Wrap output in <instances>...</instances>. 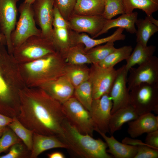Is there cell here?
I'll list each match as a JSON object with an SVG mask.
<instances>
[{
    "mask_svg": "<svg viewBox=\"0 0 158 158\" xmlns=\"http://www.w3.org/2000/svg\"><path fill=\"white\" fill-rule=\"evenodd\" d=\"M1 33H0V42H1Z\"/></svg>",
    "mask_w": 158,
    "mask_h": 158,
    "instance_id": "7dc6e473",
    "label": "cell"
},
{
    "mask_svg": "<svg viewBox=\"0 0 158 158\" xmlns=\"http://www.w3.org/2000/svg\"><path fill=\"white\" fill-rule=\"evenodd\" d=\"M138 116L130 105L119 109L111 114L109 122V132L113 135L120 129L125 123L136 119Z\"/></svg>",
    "mask_w": 158,
    "mask_h": 158,
    "instance_id": "7402d4cb",
    "label": "cell"
},
{
    "mask_svg": "<svg viewBox=\"0 0 158 158\" xmlns=\"http://www.w3.org/2000/svg\"><path fill=\"white\" fill-rule=\"evenodd\" d=\"M39 87L62 104L73 96L75 89L64 75L46 82Z\"/></svg>",
    "mask_w": 158,
    "mask_h": 158,
    "instance_id": "2e32d148",
    "label": "cell"
},
{
    "mask_svg": "<svg viewBox=\"0 0 158 158\" xmlns=\"http://www.w3.org/2000/svg\"><path fill=\"white\" fill-rule=\"evenodd\" d=\"M73 96L90 111L93 99L92 86L89 80L75 88Z\"/></svg>",
    "mask_w": 158,
    "mask_h": 158,
    "instance_id": "1f68e13d",
    "label": "cell"
},
{
    "mask_svg": "<svg viewBox=\"0 0 158 158\" xmlns=\"http://www.w3.org/2000/svg\"><path fill=\"white\" fill-rule=\"evenodd\" d=\"M133 50L131 46H124L116 49L103 60L98 63L100 66L105 68H113L117 63L126 60Z\"/></svg>",
    "mask_w": 158,
    "mask_h": 158,
    "instance_id": "f1b7e54d",
    "label": "cell"
},
{
    "mask_svg": "<svg viewBox=\"0 0 158 158\" xmlns=\"http://www.w3.org/2000/svg\"><path fill=\"white\" fill-rule=\"evenodd\" d=\"M22 142L14 132L6 126L0 138V154L6 151L14 144Z\"/></svg>",
    "mask_w": 158,
    "mask_h": 158,
    "instance_id": "e575fe53",
    "label": "cell"
},
{
    "mask_svg": "<svg viewBox=\"0 0 158 158\" xmlns=\"http://www.w3.org/2000/svg\"><path fill=\"white\" fill-rule=\"evenodd\" d=\"M130 91V104L138 116L152 111L158 114V84L143 83Z\"/></svg>",
    "mask_w": 158,
    "mask_h": 158,
    "instance_id": "52a82bcc",
    "label": "cell"
},
{
    "mask_svg": "<svg viewBox=\"0 0 158 158\" xmlns=\"http://www.w3.org/2000/svg\"><path fill=\"white\" fill-rule=\"evenodd\" d=\"M13 121L8 126L22 140L28 149L31 151L34 132L24 126L16 117L13 118Z\"/></svg>",
    "mask_w": 158,
    "mask_h": 158,
    "instance_id": "f546056e",
    "label": "cell"
},
{
    "mask_svg": "<svg viewBox=\"0 0 158 158\" xmlns=\"http://www.w3.org/2000/svg\"><path fill=\"white\" fill-rule=\"evenodd\" d=\"M156 49L154 45L144 46L137 43L133 51L126 60V64L125 65L126 71L128 72L133 66L139 65L149 59L153 56Z\"/></svg>",
    "mask_w": 158,
    "mask_h": 158,
    "instance_id": "d4e9b609",
    "label": "cell"
},
{
    "mask_svg": "<svg viewBox=\"0 0 158 158\" xmlns=\"http://www.w3.org/2000/svg\"><path fill=\"white\" fill-rule=\"evenodd\" d=\"M25 85L19 63L0 43V113L11 117L19 111L20 91Z\"/></svg>",
    "mask_w": 158,
    "mask_h": 158,
    "instance_id": "7a4b0ae2",
    "label": "cell"
},
{
    "mask_svg": "<svg viewBox=\"0 0 158 158\" xmlns=\"http://www.w3.org/2000/svg\"><path fill=\"white\" fill-rule=\"evenodd\" d=\"M57 51H59L52 40L42 35H34L16 49L12 55L19 64L32 61Z\"/></svg>",
    "mask_w": 158,
    "mask_h": 158,
    "instance_id": "5b68a950",
    "label": "cell"
},
{
    "mask_svg": "<svg viewBox=\"0 0 158 158\" xmlns=\"http://www.w3.org/2000/svg\"><path fill=\"white\" fill-rule=\"evenodd\" d=\"M60 52L67 64H92L82 44L71 46Z\"/></svg>",
    "mask_w": 158,
    "mask_h": 158,
    "instance_id": "cb8c5ba5",
    "label": "cell"
},
{
    "mask_svg": "<svg viewBox=\"0 0 158 158\" xmlns=\"http://www.w3.org/2000/svg\"><path fill=\"white\" fill-rule=\"evenodd\" d=\"M106 20L102 15L85 16L73 14L68 21L69 29L78 33H88L92 37L101 30Z\"/></svg>",
    "mask_w": 158,
    "mask_h": 158,
    "instance_id": "9a60e30c",
    "label": "cell"
},
{
    "mask_svg": "<svg viewBox=\"0 0 158 158\" xmlns=\"http://www.w3.org/2000/svg\"><path fill=\"white\" fill-rule=\"evenodd\" d=\"M52 26L53 28H66L69 29L68 21L64 18L57 8L54 5Z\"/></svg>",
    "mask_w": 158,
    "mask_h": 158,
    "instance_id": "f35d334b",
    "label": "cell"
},
{
    "mask_svg": "<svg viewBox=\"0 0 158 158\" xmlns=\"http://www.w3.org/2000/svg\"><path fill=\"white\" fill-rule=\"evenodd\" d=\"M113 103L109 93L93 99L90 112L96 126L95 130L106 134L109 132V122Z\"/></svg>",
    "mask_w": 158,
    "mask_h": 158,
    "instance_id": "7c38bea8",
    "label": "cell"
},
{
    "mask_svg": "<svg viewBox=\"0 0 158 158\" xmlns=\"http://www.w3.org/2000/svg\"><path fill=\"white\" fill-rule=\"evenodd\" d=\"M6 128V127L3 128H0V138L4 132Z\"/></svg>",
    "mask_w": 158,
    "mask_h": 158,
    "instance_id": "bcb514c9",
    "label": "cell"
},
{
    "mask_svg": "<svg viewBox=\"0 0 158 158\" xmlns=\"http://www.w3.org/2000/svg\"><path fill=\"white\" fill-rule=\"evenodd\" d=\"M13 118L10 117L0 113V128L7 126L13 121Z\"/></svg>",
    "mask_w": 158,
    "mask_h": 158,
    "instance_id": "b9f144b4",
    "label": "cell"
},
{
    "mask_svg": "<svg viewBox=\"0 0 158 158\" xmlns=\"http://www.w3.org/2000/svg\"><path fill=\"white\" fill-rule=\"evenodd\" d=\"M52 40L59 52L71 46L69 29L66 28H53Z\"/></svg>",
    "mask_w": 158,
    "mask_h": 158,
    "instance_id": "d6a6232c",
    "label": "cell"
},
{
    "mask_svg": "<svg viewBox=\"0 0 158 158\" xmlns=\"http://www.w3.org/2000/svg\"><path fill=\"white\" fill-rule=\"evenodd\" d=\"M128 124V134L131 138H135L144 133L158 130V116L149 112L139 116Z\"/></svg>",
    "mask_w": 158,
    "mask_h": 158,
    "instance_id": "ac0fdd59",
    "label": "cell"
},
{
    "mask_svg": "<svg viewBox=\"0 0 158 158\" xmlns=\"http://www.w3.org/2000/svg\"><path fill=\"white\" fill-rule=\"evenodd\" d=\"M147 134L145 143L150 147L158 150V130Z\"/></svg>",
    "mask_w": 158,
    "mask_h": 158,
    "instance_id": "ab89813d",
    "label": "cell"
},
{
    "mask_svg": "<svg viewBox=\"0 0 158 158\" xmlns=\"http://www.w3.org/2000/svg\"><path fill=\"white\" fill-rule=\"evenodd\" d=\"M147 17L151 23L158 27V20L154 18L152 15Z\"/></svg>",
    "mask_w": 158,
    "mask_h": 158,
    "instance_id": "ee69618b",
    "label": "cell"
},
{
    "mask_svg": "<svg viewBox=\"0 0 158 158\" xmlns=\"http://www.w3.org/2000/svg\"><path fill=\"white\" fill-rule=\"evenodd\" d=\"M106 0H76L73 13L85 16L102 15Z\"/></svg>",
    "mask_w": 158,
    "mask_h": 158,
    "instance_id": "603a6c76",
    "label": "cell"
},
{
    "mask_svg": "<svg viewBox=\"0 0 158 158\" xmlns=\"http://www.w3.org/2000/svg\"><path fill=\"white\" fill-rule=\"evenodd\" d=\"M114 42H109L104 44L94 47L87 51L92 64H98L113 52L116 48Z\"/></svg>",
    "mask_w": 158,
    "mask_h": 158,
    "instance_id": "4dcf8cb0",
    "label": "cell"
},
{
    "mask_svg": "<svg viewBox=\"0 0 158 158\" xmlns=\"http://www.w3.org/2000/svg\"><path fill=\"white\" fill-rule=\"evenodd\" d=\"M20 72L25 86L39 87L64 75L66 64L59 51L34 61L19 63Z\"/></svg>",
    "mask_w": 158,
    "mask_h": 158,
    "instance_id": "3957f363",
    "label": "cell"
},
{
    "mask_svg": "<svg viewBox=\"0 0 158 158\" xmlns=\"http://www.w3.org/2000/svg\"><path fill=\"white\" fill-rule=\"evenodd\" d=\"M18 11L19 18L11 37L13 52L29 37L42 35L40 29L36 26L32 5L23 2L20 5Z\"/></svg>",
    "mask_w": 158,
    "mask_h": 158,
    "instance_id": "8992f818",
    "label": "cell"
},
{
    "mask_svg": "<svg viewBox=\"0 0 158 158\" xmlns=\"http://www.w3.org/2000/svg\"><path fill=\"white\" fill-rule=\"evenodd\" d=\"M35 0H25L24 1L25 3L32 4Z\"/></svg>",
    "mask_w": 158,
    "mask_h": 158,
    "instance_id": "f6af8a7d",
    "label": "cell"
},
{
    "mask_svg": "<svg viewBox=\"0 0 158 158\" xmlns=\"http://www.w3.org/2000/svg\"><path fill=\"white\" fill-rule=\"evenodd\" d=\"M31 151L22 142L16 143L9 148L8 152L0 158H25L30 157Z\"/></svg>",
    "mask_w": 158,
    "mask_h": 158,
    "instance_id": "d590c367",
    "label": "cell"
},
{
    "mask_svg": "<svg viewBox=\"0 0 158 158\" xmlns=\"http://www.w3.org/2000/svg\"><path fill=\"white\" fill-rule=\"evenodd\" d=\"M88 80L92 88L93 99L109 93L116 78L117 71L114 68H105L97 64H92Z\"/></svg>",
    "mask_w": 158,
    "mask_h": 158,
    "instance_id": "30bf717a",
    "label": "cell"
},
{
    "mask_svg": "<svg viewBox=\"0 0 158 158\" xmlns=\"http://www.w3.org/2000/svg\"><path fill=\"white\" fill-rule=\"evenodd\" d=\"M125 13H132L135 9L142 10L147 16L151 15L158 10V0H123Z\"/></svg>",
    "mask_w": 158,
    "mask_h": 158,
    "instance_id": "83f0119b",
    "label": "cell"
},
{
    "mask_svg": "<svg viewBox=\"0 0 158 158\" xmlns=\"http://www.w3.org/2000/svg\"><path fill=\"white\" fill-rule=\"evenodd\" d=\"M122 142L127 144L133 146H138L144 145L149 146L145 142H143L141 140L134 139V138H132L126 137L123 139Z\"/></svg>",
    "mask_w": 158,
    "mask_h": 158,
    "instance_id": "60d3db41",
    "label": "cell"
},
{
    "mask_svg": "<svg viewBox=\"0 0 158 158\" xmlns=\"http://www.w3.org/2000/svg\"><path fill=\"white\" fill-rule=\"evenodd\" d=\"M116 75L109 92L113 103L111 114L130 105L129 90L126 85L127 73L125 65L116 70Z\"/></svg>",
    "mask_w": 158,
    "mask_h": 158,
    "instance_id": "4fadbf2b",
    "label": "cell"
},
{
    "mask_svg": "<svg viewBox=\"0 0 158 158\" xmlns=\"http://www.w3.org/2000/svg\"><path fill=\"white\" fill-rule=\"evenodd\" d=\"M66 145L59 137L34 132L32 149L30 158H36L43 152L55 148L67 149Z\"/></svg>",
    "mask_w": 158,
    "mask_h": 158,
    "instance_id": "d6986e66",
    "label": "cell"
},
{
    "mask_svg": "<svg viewBox=\"0 0 158 158\" xmlns=\"http://www.w3.org/2000/svg\"><path fill=\"white\" fill-rule=\"evenodd\" d=\"M90 68L87 65L66 64L64 75L74 88L88 80Z\"/></svg>",
    "mask_w": 158,
    "mask_h": 158,
    "instance_id": "484cf974",
    "label": "cell"
},
{
    "mask_svg": "<svg viewBox=\"0 0 158 158\" xmlns=\"http://www.w3.org/2000/svg\"><path fill=\"white\" fill-rule=\"evenodd\" d=\"M158 150L147 145L138 146L137 153L134 158H157Z\"/></svg>",
    "mask_w": 158,
    "mask_h": 158,
    "instance_id": "74e56055",
    "label": "cell"
},
{
    "mask_svg": "<svg viewBox=\"0 0 158 158\" xmlns=\"http://www.w3.org/2000/svg\"><path fill=\"white\" fill-rule=\"evenodd\" d=\"M125 13L123 0H106L102 16L106 20H110L120 14Z\"/></svg>",
    "mask_w": 158,
    "mask_h": 158,
    "instance_id": "836d02e7",
    "label": "cell"
},
{
    "mask_svg": "<svg viewBox=\"0 0 158 158\" xmlns=\"http://www.w3.org/2000/svg\"><path fill=\"white\" fill-rule=\"evenodd\" d=\"M19 97L16 117L24 126L37 133L60 138L66 119L62 104L39 87L25 86Z\"/></svg>",
    "mask_w": 158,
    "mask_h": 158,
    "instance_id": "6da1fadb",
    "label": "cell"
},
{
    "mask_svg": "<svg viewBox=\"0 0 158 158\" xmlns=\"http://www.w3.org/2000/svg\"><path fill=\"white\" fill-rule=\"evenodd\" d=\"M54 0H35L32 4L35 19L42 36L52 40Z\"/></svg>",
    "mask_w": 158,
    "mask_h": 158,
    "instance_id": "5bb4252c",
    "label": "cell"
},
{
    "mask_svg": "<svg viewBox=\"0 0 158 158\" xmlns=\"http://www.w3.org/2000/svg\"><path fill=\"white\" fill-rule=\"evenodd\" d=\"M19 0H0V43L5 45L8 52L12 54L11 37L17 23L18 10L17 3Z\"/></svg>",
    "mask_w": 158,
    "mask_h": 158,
    "instance_id": "9c48e42d",
    "label": "cell"
},
{
    "mask_svg": "<svg viewBox=\"0 0 158 158\" xmlns=\"http://www.w3.org/2000/svg\"><path fill=\"white\" fill-rule=\"evenodd\" d=\"M76 0H54V5L67 21L73 13Z\"/></svg>",
    "mask_w": 158,
    "mask_h": 158,
    "instance_id": "8d00e7d4",
    "label": "cell"
},
{
    "mask_svg": "<svg viewBox=\"0 0 158 158\" xmlns=\"http://www.w3.org/2000/svg\"><path fill=\"white\" fill-rule=\"evenodd\" d=\"M66 118L81 133L93 137L96 126L90 111L73 96L62 104Z\"/></svg>",
    "mask_w": 158,
    "mask_h": 158,
    "instance_id": "ba28073f",
    "label": "cell"
},
{
    "mask_svg": "<svg viewBox=\"0 0 158 158\" xmlns=\"http://www.w3.org/2000/svg\"><path fill=\"white\" fill-rule=\"evenodd\" d=\"M60 138L74 155L83 158H112L107 150V145L100 139H95L78 131L66 118Z\"/></svg>",
    "mask_w": 158,
    "mask_h": 158,
    "instance_id": "277c9868",
    "label": "cell"
},
{
    "mask_svg": "<svg viewBox=\"0 0 158 158\" xmlns=\"http://www.w3.org/2000/svg\"><path fill=\"white\" fill-rule=\"evenodd\" d=\"M129 71L127 82L129 91L143 83L158 84V58L155 56H153L137 68H131Z\"/></svg>",
    "mask_w": 158,
    "mask_h": 158,
    "instance_id": "8fae6325",
    "label": "cell"
},
{
    "mask_svg": "<svg viewBox=\"0 0 158 158\" xmlns=\"http://www.w3.org/2000/svg\"><path fill=\"white\" fill-rule=\"evenodd\" d=\"M95 131L104 139L109 148L107 152L113 157L116 158H134L137 152L138 146L121 142L113 136L108 137L106 134L97 130H95Z\"/></svg>",
    "mask_w": 158,
    "mask_h": 158,
    "instance_id": "44dd1931",
    "label": "cell"
},
{
    "mask_svg": "<svg viewBox=\"0 0 158 158\" xmlns=\"http://www.w3.org/2000/svg\"><path fill=\"white\" fill-rule=\"evenodd\" d=\"M138 14L136 12H133L130 14L125 13L116 18L106 20L101 30L92 38H95L107 33L109 30L114 28H122L130 34H135L136 29L135 25L138 19Z\"/></svg>",
    "mask_w": 158,
    "mask_h": 158,
    "instance_id": "ffe728a7",
    "label": "cell"
},
{
    "mask_svg": "<svg viewBox=\"0 0 158 158\" xmlns=\"http://www.w3.org/2000/svg\"><path fill=\"white\" fill-rule=\"evenodd\" d=\"M47 156L49 158H65V157L63 153L59 152H55L48 154Z\"/></svg>",
    "mask_w": 158,
    "mask_h": 158,
    "instance_id": "7bdbcfd3",
    "label": "cell"
},
{
    "mask_svg": "<svg viewBox=\"0 0 158 158\" xmlns=\"http://www.w3.org/2000/svg\"><path fill=\"white\" fill-rule=\"evenodd\" d=\"M135 24L138 28L135 33L137 43L147 46L150 38L158 32V27L151 23L147 16L145 19H137Z\"/></svg>",
    "mask_w": 158,
    "mask_h": 158,
    "instance_id": "4316f807",
    "label": "cell"
},
{
    "mask_svg": "<svg viewBox=\"0 0 158 158\" xmlns=\"http://www.w3.org/2000/svg\"><path fill=\"white\" fill-rule=\"evenodd\" d=\"M124 29L121 28L117 29L111 35L104 38L95 39L90 37L85 33H78L69 30V35L71 46L79 44H83L87 52L91 48L107 42L123 40L126 35L123 32Z\"/></svg>",
    "mask_w": 158,
    "mask_h": 158,
    "instance_id": "e0dca14e",
    "label": "cell"
}]
</instances>
